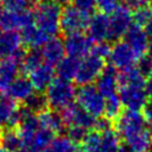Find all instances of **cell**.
<instances>
[{"label": "cell", "mask_w": 152, "mask_h": 152, "mask_svg": "<svg viewBox=\"0 0 152 152\" xmlns=\"http://www.w3.org/2000/svg\"><path fill=\"white\" fill-rule=\"evenodd\" d=\"M118 95L126 109L140 110L144 107L148 100V94L146 91V77L137 66L119 72Z\"/></svg>", "instance_id": "cell-1"}, {"label": "cell", "mask_w": 152, "mask_h": 152, "mask_svg": "<svg viewBox=\"0 0 152 152\" xmlns=\"http://www.w3.org/2000/svg\"><path fill=\"white\" fill-rule=\"evenodd\" d=\"M61 6L53 0H40L33 11L34 24L49 37H56L59 32Z\"/></svg>", "instance_id": "cell-2"}, {"label": "cell", "mask_w": 152, "mask_h": 152, "mask_svg": "<svg viewBox=\"0 0 152 152\" xmlns=\"http://www.w3.org/2000/svg\"><path fill=\"white\" fill-rule=\"evenodd\" d=\"M45 99L48 107L53 110H62L74 102L76 96V88L71 81L63 78H53L45 90Z\"/></svg>", "instance_id": "cell-3"}, {"label": "cell", "mask_w": 152, "mask_h": 152, "mask_svg": "<svg viewBox=\"0 0 152 152\" xmlns=\"http://www.w3.org/2000/svg\"><path fill=\"white\" fill-rule=\"evenodd\" d=\"M76 103L87 113L100 118L104 113V96L93 84L81 86L76 90Z\"/></svg>", "instance_id": "cell-4"}, {"label": "cell", "mask_w": 152, "mask_h": 152, "mask_svg": "<svg viewBox=\"0 0 152 152\" xmlns=\"http://www.w3.org/2000/svg\"><path fill=\"white\" fill-rule=\"evenodd\" d=\"M89 18V14L83 13L75 6L65 5L61 11L59 31H62V33L65 36L76 32H83V30L87 28Z\"/></svg>", "instance_id": "cell-5"}, {"label": "cell", "mask_w": 152, "mask_h": 152, "mask_svg": "<svg viewBox=\"0 0 152 152\" xmlns=\"http://www.w3.org/2000/svg\"><path fill=\"white\" fill-rule=\"evenodd\" d=\"M145 128L146 121L139 110H122V113L115 119V131L122 139H126Z\"/></svg>", "instance_id": "cell-6"}, {"label": "cell", "mask_w": 152, "mask_h": 152, "mask_svg": "<svg viewBox=\"0 0 152 152\" xmlns=\"http://www.w3.org/2000/svg\"><path fill=\"white\" fill-rule=\"evenodd\" d=\"M104 66V59L90 52L80 61L78 70L75 76L76 83H78L80 86L93 84V82L96 81Z\"/></svg>", "instance_id": "cell-7"}, {"label": "cell", "mask_w": 152, "mask_h": 152, "mask_svg": "<svg viewBox=\"0 0 152 152\" xmlns=\"http://www.w3.org/2000/svg\"><path fill=\"white\" fill-rule=\"evenodd\" d=\"M108 58L110 65L118 71H124L135 66L139 59V57L125 40H115V43L110 45Z\"/></svg>", "instance_id": "cell-8"}, {"label": "cell", "mask_w": 152, "mask_h": 152, "mask_svg": "<svg viewBox=\"0 0 152 152\" xmlns=\"http://www.w3.org/2000/svg\"><path fill=\"white\" fill-rule=\"evenodd\" d=\"M109 40H120L133 25L132 11L124 5L118 6L109 15Z\"/></svg>", "instance_id": "cell-9"}, {"label": "cell", "mask_w": 152, "mask_h": 152, "mask_svg": "<svg viewBox=\"0 0 152 152\" xmlns=\"http://www.w3.org/2000/svg\"><path fill=\"white\" fill-rule=\"evenodd\" d=\"M34 23L33 12L30 10L13 11L4 8L0 13V30L1 31H18Z\"/></svg>", "instance_id": "cell-10"}, {"label": "cell", "mask_w": 152, "mask_h": 152, "mask_svg": "<svg viewBox=\"0 0 152 152\" xmlns=\"http://www.w3.org/2000/svg\"><path fill=\"white\" fill-rule=\"evenodd\" d=\"M62 119L64 121L65 126H80L86 128L87 131L94 129L96 119L95 116L87 113L84 109H82L77 103H70L64 109H62Z\"/></svg>", "instance_id": "cell-11"}, {"label": "cell", "mask_w": 152, "mask_h": 152, "mask_svg": "<svg viewBox=\"0 0 152 152\" xmlns=\"http://www.w3.org/2000/svg\"><path fill=\"white\" fill-rule=\"evenodd\" d=\"M91 48H93V40L89 38L88 34L83 32L71 33L65 37L64 49L68 56L81 59L90 53Z\"/></svg>", "instance_id": "cell-12"}, {"label": "cell", "mask_w": 152, "mask_h": 152, "mask_svg": "<svg viewBox=\"0 0 152 152\" xmlns=\"http://www.w3.org/2000/svg\"><path fill=\"white\" fill-rule=\"evenodd\" d=\"M19 109H20V120L17 126L18 128L17 132L21 139L23 147H27L34 133L40 128V126H39L38 116L34 113L30 112L25 107H21Z\"/></svg>", "instance_id": "cell-13"}, {"label": "cell", "mask_w": 152, "mask_h": 152, "mask_svg": "<svg viewBox=\"0 0 152 152\" xmlns=\"http://www.w3.org/2000/svg\"><path fill=\"white\" fill-rule=\"evenodd\" d=\"M21 36L17 31H2L0 33V59L20 57L24 55Z\"/></svg>", "instance_id": "cell-14"}, {"label": "cell", "mask_w": 152, "mask_h": 152, "mask_svg": "<svg viewBox=\"0 0 152 152\" xmlns=\"http://www.w3.org/2000/svg\"><path fill=\"white\" fill-rule=\"evenodd\" d=\"M88 36L89 38L95 42H107L109 40V18L104 13H95L90 15L88 25Z\"/></svg>", "instance_id": "cell-15"}, {"label": "cell", "mask_w": 152, "mask_h": 152, "mask_svg": "<svg viewBox=\"0 0 152 152\" xmlns=\"http://www.w3.org/2000/svg\"><path fill=\"white\" fill-rule=\"evenodd\" d=\"M39 52L45 64L56 66L65 57L64 42L58 37H50L46 43L40 48Z\"/></svg>", "instance_id": "cell-16"}, {"label": "cell", "mask_w": 152, "mask_h": 152, "mask_svg": "<svg viewBox=\"0 0 152 152\" xmlns=\"http://www.w3.org/2000/svg\"><path fill=\"white\" fill-rule=\"evenodd\" d=\"M95 87L104 97L116 94L119 89V71L110 64L104 66L95 81Z\"/></svg>", "instance_id": "cell-17"}, {"label": "cell", "mask_w": 152, "mask_h": 152, "mask_svg": "<svg viewBox=\"0 0 152 152\" xmlns=\"http://www.w3.org/2000/svg\"><path fill=\"white\" fill-rule=\"evenodd\" d=\"M20 72V57L0 59V93H6L11 83Z\"/></svg>", "instance_id": "cell-18"}, {"label": "cell", "mask_w": 152, "mask_h": 152, "mask_svg": "<svg viewBox=\"0 0 152 152\" xmlns=\"http://www.w3.org/2000/svg\"><path fill=\"white\" fill-rule=\"evenodd\" d=\"M124 37H125V42L132 48V50L135 52L138 57L145 56L150 38L142 26L133 24Z\"/></svg>", "instance_id": "cell-19"}, {"label": "cell", "mask_w": 152, "mask_h": 152, "mask_svg": "<svg viewBox=\"0 0 152 152\" xmlns=\"http://www.w3.org/2000/svg\"><path fill=\"white\" fill-rule=\"evenodd\" d=\"M55 78V69L53 66L42 63L36 69H33L28 74V80L33 87V89L38 93H43L46 90L49 84Z\"/></svg>", "instance_id": "cell-20"}, {"label": "cell", "mask_w": 152, "mask_h": 152, "mask_svg": "<svg viewBox=\"0 0 152 152\" xmlns=\"http://www.w3.org/2000/svg\"><path fill=\"white\" fill-rule=\"evenodd\" d=\"M36 90L33 89L28 77L21 75L18 76L8 87V89L6 90L7 96L10 99H12L14 102H25Z\"/></svg>", "instance_id": "cell-21"}, {"label": "cell", "mask_w": 152, "mask_h": 152, "mask_svg": "<svg viewBox=\"0 0 152 152\" xmlns=\"http://www.w3.org/2000/svg\"><path fill=\"white\" fill-rule=\"evenodd\" d=\"M21 40H23V45H26L31 49H38L42 48L46 40L50 38L45 32H43L34 23L24 27L21 30Z\"/></svg>", "instance_id": "cell-22"}, {"label": "cell", "mask_w": 152, "mask_h": 152, "mask_svg": "<svg viewBox=\"0 0 152 152\" xmlns=\"http://www.w3.org/2000/svg\"><path fill=\"white\" fill-rule=\"evenodd\" d=\"M39 126L44 129H48L52 132L53 134L61 133L64 129V121L62 119V115L53 109H44L43 112L37 114Z\"/></svg>", "instance_id": "cell-23"}, {"label": "cell", "mask_w": 152, "mask_h": 152, "mask_svg": "<svg viewBox=\"0 0 152 152\" xmlns=\"http://www.w3.org/2000/svg\"><path fill=\"white\" fill-rule=\"evenodd\" d=\"M132 152H152V139L147 128L124 139Z\"/></svg>", "instance_id": "cell-24"}, {"label": "cell", "mask_w": 152, "mask_h": 152, "mask_svg": "<svg viewBox=\"0 0 152 152\" xmlns=\"http://www.w3.org/2000/svg\"><path fill=\"white\" fill-rule=\"evenodd\" d=\"M80 61L81 59L75 58V57H71V56L64 57L56 65V72H57L58 77L59 78H63V80H66V81L75 80V76H76L77 70H78Z\"/></svg>", "instance_id": "cell-25"}, {"label": "cell", "mask_w": 152, "mask_h": 152, "mask_svg": "<svg viewBox=\"0 0 152 152\" xmlns=\"http://www.w3.org/2000/svg\"><path fill=\"white\" fill-rule=\"evenodd\" d=\"M120 139L121 138L113 128H108L101 132L99 152H118L119 148L121 147Z\"/></svg>", "instance_id": "cell-26"}, {"label": "cell", "mask_w": 152, "mask_h": 152, "mask_svg": "<svg viewBox=\"0 0 152 152\" xmlns=\"http://www.w3.org/2000/svg\"><path fill=\"white\" fill-rule=\"evenodd\" d=\"M80 147L76 142L70 140L68 137L59 135L52 139L49 146L42 152H80Z\"/></svg>", "instance_id": "cell-27"}, {"label": "cell", "mask_w": 152, "mask_h": 152, "mask_svg": "<svg viewBox=\"0 0 152 152\" xmlns=\"http://www.w3.org/2000/svg\"><path fill=\"white\" fill-rule=\"evenodd\" d=\"M0 144L1 147L10 150L12 152H18L20 148H23L21 139L15 128H5V131L1 132Z\"/></svg>", "instance_id": "cell-28"}, {"label": "cell", "mask_w": 152, "mask_h": 152, "mask_svg": "<svg viewBox=\"0 0 152 152\" xmlns=\"http://www.w3.org/2000/svg\"><path fill=\"white\" fill-rule=\"evenodd\" d=\"M43 63L40 52L37 49H32L30 51H25L20 58V71L24 74H30L33 69Z\"/></svg>", "instance_id": "cell-29"}, {"label": "cell", "mask_w": 152, "mask_h": 152, "mask_svg": "<svg viewBox=\"0 0 152 152\" xmlns=\"http://www.w3.org/2000/svg\"><path fill=\"white\" fill-rule=\"evenodd\" d=\"M53 138H55V134L52 132H50V131L44 129V128L40 127L34 133V135H33V138L30 141V144H28L27 147L28 148H32V150H34L37 152H40V151L45 150L49 146V144L52 141Z\"/></svg>", "instance_id": "cell-30"}, {"label": "cell", "mask_w": 152, "mask_h": 152, "mask_svg": "<svg viewBox=\"0 0 152 152\" xmlns=\"http://www.w3.org/2000/svg\"><path fill=\"white\" fill-rule=\"evenodd\" d=\"M122 102L118 94L104 97V116L109 120H115L122 113Z\"/></svg>", "instance_id": "cell-31"}, {"label": "cell", "mask_w": 152, "mask_h": 152, "mask_svg": "<svg viewBox=\"0 0 152 152\" xmlns=\"http://www.w3.org/2000/svg\"><path fill=\"white\" fill-rule=\"evenodd\" d=\"M24 107L27 108L30 112L38 114L40 112H43L44 109L48 108V102L45 99V95L38 91H34L25 102H24Z\"/></svg>", "instance_id": "cell-32"}, {"label": "cell", "mask_w": 152, "mask_h": 152, "mask_svg": "<svg viewBox=\"0 0 152 152\" xmlns=\"http://www.w3.org/2000/svg\"><path fill=\"white\" fill-rule=\"evenodd\" d=\"M100 139H101V132L99 131H89L84 139L81 141L80 150L82 152H99L100 146Z\"/></svg>", "instance_id": "cell-33"}, {"label": "cell", "mask_w": 152, "mask_h": 152, "mask_svg": "<svg viewBox=\"0 0 152 152\" xmlns=\"http://www.w3.org/2000/svg\"><path fill=\"white\" fill-rule=\"evenodd\" d=\"M4 7L13 11L28 10L31 6H36L40 0H1Z\"/></svg>", "instance_id": "cell-34"}, {"label": "cell", "mask_w": 152, "mask_h": 152, "mask_svg": "<svg viewBox=\"0 0 152 152\" xmlns=\"http://www.w3.org/2000/svg\"><path fill=\"white\" fill-rule=\"evenodd\" d=\"M152 14V10L148 6H144V7H139L137 10L133 11L132 15H133V24L142 26L146 24V21L148 20V18Z\"/></svg>", "instance_id": "cell-35"}, {"label": "cell", "mask_w": 152, "mask_h": 152, "mask_svg": "<svg viewBox=\"0 0 152 152\" xmlns=\"http://www.w3.org/2000/svg\"><path fill=\"white\" fill-rule=\"evenodd\" d=\"M88 132L89 131H87L86 128L80 127V126H69L66 129V137L70 140H72L74 142L81 144V141L84 139V137Z\"/></svg>", "instance_id": "cell-36"}, {"label": "cell", "mask_w": 152, "mask_h": 152, "mask_svg": "<svg viewBox=\"0 0 152 152\" xmlns=\"http://www.w3.org/2000/svg\"><path fill=\"white\" fill-rule=\"evenodd\" d=\"M71 1H72V6H75L77 10L89 15L96 8V0H71Z\"/></svg>", "instance_id": "cell-37"}, {"label": "cell", "mask_w": 152, "mask_h": 152, "mask_svg": "<svg viewBox=\"0 0 152 152\" xmlns=\"http://www.w3.org/2000/svg\"><path fill=\"white\" fill-rule=\"evenodd\" d=\"M120 0H96V7L101 13L104 14H110L119 5Z\"/></svg>", "instance_id": "cell-38"}, {"label": "cell", "mask_w": 152, "mask_h": 152, "mask_svg": "<svg viewBox=\"0 0 152 152\" xmlns=\"http://www.w3.org/2000/svg\"><path fill=\"white\" fill-rule=\"evenodd\" d=\"M109 51H110V45L107 42H99L93 44V48L90 50L91 53L101 57V58H108L109 56Z\"/></svg>", "instance_id": "cell-39"}, {"label": "cell", "mask_w": 152, "mask_h": 152, "mask_svg": "<svg viewBox=\"0 0 152 152\" xmlns=\"http://www.w3.org/2000/svg\"><path fill=\"white\" fill-rule=\"evenodd\" d=\"M135 66L139 69V71L145 76L147 77L151 71H152V59L148 57V56H142V57H139Z\"/></svg>", "instance_id": "cell-40"}, {"label": "cell", "mask_w": 152, "mask_h": 152, "mask_svg": "<svg viewBox=\"0 0 152 152\" xmlns=\"http://www.w3.org/2000/svg\"><path fill=\"white\" fill-rule=\"evenodd\" d=\"M125 5L127 8H129L131 11H134L139 7H144V6H150L151 0H124Z\"/></svg>", "instance_id": "cell-41"}, {"label": "cell", "mask_w": 152, "mask_h": 152, "mask_svg": "<svg viewBox=\"0 0 152 152\" xmlns=\"http://www.w3.org/2000/svg\"><path fill=\"white\" fill-rule=\"evenodd\" d=\"M141 109H142V113L141 114H142L146 124L152 125V99L147 100L146 103L144 104V107Z\"/></svg>", "instance_id": "cell-42"}, {"label": "cell", "mask_w": 152, "mask_h": 152, "mask_svg": "<svg viewBox=\"0 0 152 152\" xmlns=\"http://www.w3.org/2000/svg\"><path fill=\"white\" fill-rule=\"evenodd\" d=\"M144 30L146 31V33L148 34V37L152 38V14H151V17L148 18V20L146 21V24L144 25Z\"/></svg>", "instance_id": "cell-43"}, {"label": "cell", "mask_w": 152, "mask_h": 152, "mask_svg": "<svg viewBox=\"0 0 152 152\" xmlns=\"http://www.w3.org/2000/svg\"><path fill=\"white\" fill-rule=\"evenodd\" d=\"M146 91H147L148 96H152V71L146 77Z\"/></svg>", "instance_id": "cell-44"}, {"label": "cell", "mask_w": 152, "mask_h": 152, "mask_svg": "<svg viewBox=\"0 0 152 152\" xmlns=\"http://www.w3.org/2000/svg\"><path fill=\"white\" fill-rule=\"evenodd\" d=\"M146 53L147 56L152 59V38L148 40V45H147V50H146Z\"/></svg>", "instance_id": "cell-45"}, {"label": "cell", "mask_w": 152, "mask_h": 152, "mask_svg": "<svg viewBox=\"0 0 152 152\" xmlns=\"http://www.w3.org/2000/svg\"><path fill=\"white\" fill-rule=\"evenodd\" d=\"M18 152H37V151H34V150H32V148H28V147H23V148H20Z\"/></svg>", "instance_id": "cell-46"}, {"label": "cell", "mask_w": 152, "mask_h": 152, "mask_svg": "<svg viewBox=\"0 0 152 152\" xmlns=\"http://www.w3.org/2000/svg\"><path fill=\"white\" fill-rule=\"evenodd\" d=\"M118 152H132L127 146H121L120 148H119V151Z\"/></svg>", "instance_id": "cell-47"}, {"label": "cell", "mask_w": 152, "mask_h": 152, "mask_svg": "<svg viewBox=\"0 0 152 152\" xmlns=\"http://www.w3.org/2000/svg\"><path fill=\"white\" fill-rule=\"evenodd\" d=\"M53 1H55V2H57V4H59V5H61V4H68V2H70V1H71V0H53Z\"/></svg>", "instance_id": "cell-48"}, {"label": "cell", "mask_w": 152, "mask_h": 152, "mask_svg": "<svg viewBox=\"0 0 152 152\" xmlns=\"http://www.w3.org/2000/svg\"><path fill=\"white\" fill-rule=\"evenodd\" d=\"M4 11V4H2V1L0 0V13Z\"/></svg>", "instance_id": "cell-49"}, {"label": "cell", "mask_w": 152, "mask_h": 152, "mask_svg": "<svg viewBox=\"0 0 152 152\" xmlns=\"http://www.w3.org/2000/svg\"><path fill=\"white\" fill-rule=\"evenodd\" d=\"M0 152H12V151L6 150V148H4V147H0Z\"/></svg>", "instance_id": "cell-50"}, {"label": "cell", "mask_w": 152, "mask_h": 152, "mask_svg": "<svg viewBox=\"0 0 152 152\" xmlns=\"http://www.w3.org/2000/svg\"><path fill=\"white\" fill-rule=\"evenodd\" d=\"M148 132H150V135H151V139H152V125H150V129H148Z\"/></svg>", "instance_id": "cell-51"}, {"label": "cell", "mask_w": 152, "mask_h": 152, "mask_svg": "<svg viewBox=\"0 0 152 152\" xmlns=\"http://www.w3.org/2000/svg\"><path fill=\"white\" fill-rule=\"evenodd\" d=\"M150 6H151V7H152V0H151V4H150Z\"/></svg>", "instance_id": "cell-52"}, {"label": "cell", "mask_w": 152, "mask_h": 152, "mask_svg": "<svg viewBox=\"0 0 152 152\" xmlns=\"http://www.w3.org/2000/svg\"><path fill=\"white\" fill-rule=\"evenodd\" d=\"M1 95H2V93H0V97H1Z\"/></svg>", "instance_id": "cell-53"}, {"label": "cell", "mask_w": 152, "mask_h": 152, "mask_svg": "<svg viewBox=\"0 0 152 152\" xmlns=\"http://www.w3.org/2000/svg\"><path fill=\"white\" fill-rule=\"evenodd\" d=\"M0 137H1V132H0Z\"/></svg>", "instance_id": "cell-54"}]
</instances>
